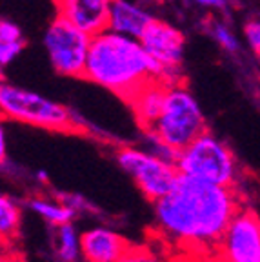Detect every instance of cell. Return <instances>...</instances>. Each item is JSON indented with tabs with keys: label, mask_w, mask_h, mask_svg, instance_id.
I'll return each instance as SVG.
<instances>
[{
	"label": "cell",
	"mask_w": 260,
	"mask_h": 262,
	"mask_svg": "<svg viewBox=\"0 0 260 262\" xmlns=\"http://www.w3.org/2000/svg\"><path fill=\"white\" fill-rule=\"evenodd\" d=\"M153 204L160 233L187 255L216 251L224 231L242 209L235 188L204 182L184 173L171 191Z\"/></svg>",
	"instance_id": "obj_1"
},
{
	"label": "cell",
	"mask_w": 260,
	"mask_h": 262,
	"mask_svg": "<svg viewBox=\"0 0 260 262\" xmlns=\"http://www.w3.org/2000/svg\"><path fill=\"white\" fill-rule=\"evenodd\" d=\"M162 71L140 38L106 29L91 38L84 78L129 102L147 82L160 80Z\"/></svg>",
	"instance_id": "obj_2"
},
{
	"label": "cell",
	"mask_w": 260,
	"mask_h": 262,
	"mask_svg": "<svg viewBox=\"0 0 260 262\" xmlns=\"http://www.w3.org/2000/svg\"><path fill=\"white\" fill-rule=\"evenodd\" d=\"M0 110L6 119L51 131H82L84 122L64 104L51 100L26 88L6 84L0 86Z\"/></svg>",
	"instance_id": "obj_3"
},
{
	"label": "cell",
	"mask_w": 260,
	"mask_h": 262,
	"mask_svg": "<svg viewBox=\"0 0 260 262\" xmlns=\"http://www.w3.org/2000/svg\"><path fill=\"white\" fill-rule=\"evenodd\" d=\"M206 131V119L197 98L184 84H173L167 88L162 113L146 133L180 153Z\"/></svg>",
	"instance_id": "obj_4"
},
{
	"label": "cell",
	"mask_w": 260,
	"mask_h": 262,
	"mask_svg": "<svg viewBox=\"0 0 260 262\" xmlns=\"http://www.w3.org/2000/svg\"><path fill=\"white\" fill-rule=\"evenodd\" d=\"M177 168L184 175L228 188H235L239 177V166L233 151L209 131L202 133L179 153Z\"/></svg>",
	"instance_id": "obj_5"
},
{
	"label": "cell",
	"mask_w": 260,
	"mask_h": 262,
	"mask_svg": "<svg viewBox=\"0 0 260 262\" xmlns=\"http://www.w3.org/2000/svg\"><path fill=\"white\" fill-rule=\"evenodd\" d=\"M91 35L57 15L44 33V46L53 70L62 77L84 78Z\"/></svg>",
	"instance_id": "obj_6"
},
{
	"label": "cell",
	"mask_w": 260,
	"mask_h": 262,
	"mask_svg": "<svg viewBox=\"0 0 260 262\" xmlns=\"http://www.w3.org/2000/svg\"><path fill=\"white\" fill-rule=\"evenodd\" d=\"M115 157L124 171L133 177L144 196L151 202H157L167 191H171L180 175L177 164L167 162L149 151H140L135 147H120Z\"/></svg>",
	"instance_id": "obj_7"
},
{
	"label": "cell",
	"mask_w": 260,
	"mask_h": 262,
	"mask_svg": "<svg viewBox=\"0 0 260 262\" xmlns=\"http://www.w3.org/2000/svg\"><path fill=\"white\" fill-rule=\"evenodd\" d=\"M216 253L226 262H260V219L242 208L224 231Z\"/></svg>",
	"instance_id": "obj_8"
},
{
	"label": "cell",
	"mask_w": 260,
	"mask_h": 262,
	"mask_svg": "<svg viewBox=\"0 0 260 262\" xmlns=\"http://www.w3.org/2000/svg\"><path fill=\"white\" fill-rule=\"evenodd\" d=\"M147 53L160 62L164 68H179L184 58V37L173 26L162 20L151 22L140 37Z\"/></svg>",
	"instance_id": "obj_9"
},
{
	"label": "cell",
	"mask_w": 260,
	"mask_h": 262,
	"mask_svg": "<svg viewBox=\"0 0 260 262\" xmlns=\"http://www.w3.org/2000/svg\"><path fill=\"white\" fill-rule=\"evenodd\" d=\"M57 15L95 37L110 29L111 0H58Z\"/></svg>",
	"instance_id": "obj_10"
},
{
	"label": "cell",
	"mask_w": 260,
	"mask_h": 262,
	"mask_svg": "<svg viewBox=\"0 0 260 262\" xmlns=\"http://www.w3.org/2000/svg\"><path fill=\"white\" fill-rule=\"evenodd\" d=\"M129 242L107 228H93L80 235V251L85 262H117Z\"/></svg>",
	"instance_id": "obj_11"
},
{
	"label": "cell",
	"mask_w": 260,
	"mask_h": 262,
	"mask_svg": "<svg viewBox=\"0 0 260 262\" xmlns=\"http://www.w3.org/2000/svg\"><path fill=\"white\" fill-rule=\"evenodd\" d=\"M167 88L169 86H167L166 82L151 80L127 102V104H131L135 119H137V122L140 124V127H142L144 131L151 129L155 120L159 119V115L162 113Z\"/></svg>",
	"instance_id": "obj_12"
},
{
	"label": "cell",
	"mask_w": 260,
	"mask_h": 262,
	"mask_svg": "<svg viewBox=\"0 0 260 262\" xmlns=\"http://www.w3.org/2000/svg\"><path fill=\"white\" fill-rule=\"evenodd\" d=\"M153 22V16L142 8L135 6L129 0H111L110 8V29L122 33L127 37L140 38L147 26Z\"/></svg>",
	"instance_id": "obj_13"
},
{
	"label": "cell",
	"mask_w": 260,
	"mask_h": 262,
	"mask_svg": "<svg viewBox=\"0 0 260 262\" xmlns=\"http://www.w3.org/2000/svg\"><path fill=\"white\" fill-rule=\"evenodd\" d=\"M18 226H20V209L13 199L2 195L0 199V233H2L4 246L8 244V241H13L16 237Z\"/></svg>",
	"instance_id": "obj_14"
},
{
	"label": "cell",
	"mask_w": 260,
	"mask_h": 262,
	"mask_svg": "<svg viewBox=\"0 0 260 262\" xmlns=\"http://www.w3.org/2000/svg\"><path fill=\"white\" fill-rule=\"evenodd\" d=\"M28 206L33 209L35 213L42 215L48 222L55 226H62L66 222H69L73 219L75 215V209L69 208L68 204H58V202H48V201H42V199H31L28 202Z\"/></svg>",
	"instance_id": "obj_15"
},
{
	"label": "cell",
	"mask_w": 260,
	"mask_h": 262,
	"mask_svg": "<svg viewBox=\"0 0 260 262\" xmlns=\"http://www.w3.org/2000/svg\"><path fill=\"white\" fill-rule=\"evenodd\" d=\"M57 253L64 262H75L80 251V238L75 233V228L69 222L58 226Z\"/></svg>",
	"instance_id": "obj_16"
},
{
	"label": "cell",
	"mask_w": 260,
	"mask_h": 262,
	"mask_svg": "<svg viewBox=\"0 0 260 262\" xmlns=\"http://www.w3.org/2000/svg\"><path fill=\"white\" fill-rule=\"evenodd\" d=\"M117 262H164V260L157 255V251H153L151 248L129 244L127 250L124 251L122 257L118 258Z\"/></svg>",
	"instance_id": "obj_17"
},
{
	"label": "cell",
	"mask_w": 260,
	"mask_h": 262,
	"mask_svg": "<svg viewBox=\"0 0 260 262\" xmlns=\"http://www.w3.org/2000/svg\"><path fill=\"white\" fill-rule=\"evenodd\" d=\"M211 35L226 51H231V53L239 51L240 48L239 38L233 35V31L226 24H222V22H211Z\"/></svg>",
	"instance_id": "obj_18"
},
{
	"label": "cell",
	"mask_w": 260,
	"mask_h": 262,
	"mask_svg": "<svg viewBox=\"0 0 260 262\" xmlns=\"http://www.w3.org/2000/svg\"><path fill=\"white\" fill-rule=\"evenodd\" d=\"M24 48H26V38L0 42V66H2V68L9 66L22 51H24Z\"/></svg>",
	"instance_id": "obj_19"
},
{
	"label": "cell",
	"mask_w": 260,
	"mask_h": 262,
	"mask_svg": "<svg viewBox=\"0 0 260 262\" xmlns=\"http://www.w3.org/2000/svg\"><path fill=\"white\" fill-rule=\"evenodd\" d=\"M244 35L248 44L256 55H260V18H251L244 24Z\"/></svg>",
	"instance_id": "obj_20"
},
{
	"label": "cell",
	"mask_w": 260,
	"mask_h": 262,
	"mask_svg": "<svg viewBox=\"0 0 260 262\" xmlns=\"http://www.w3.org/2000/svg\"><path fill=\"white\" fill-rule=\"evenodd\" d=\"M24 38L22 35V29L15 24L13 20L8 18H2L0 22V42H9V40H20Z\"/></svg>",
	"instance_id": "obj_21"
},
{
	"label": "cell",
	"mask_w": 260,
	"mask_h": 262,
	"mask_svg": "<svg viewBox=\"0 0 260 262\" xmlns=\"http://www.w3.org/2000/svg\"><path fill=\"white\" fill-rule=\"evenodd\" d=\"M62 201H64V204H68L69 208H73L75 211H77V209H93V211H97V208L88 204V202L78 195H62Z\"/></svg>",
	"instance_id": "obj_22"
},
{
	"label": "cell",
	"mask_w": 260,
	"mask_h": 262,
	"mask_svg": "<svg viewBox=\"0 0 260 262\" xmlns=\"http://www.w3.org/2000/svg\"><path fill=\"white\" fill-rule=\"evenodd\" d=\"M187 255V253H186ZM189 262H226L222 257H220L216 251L213 253H200V255H187Z\"/></svg>",
	"instance_id": "obj_23"
},
{
	"label": "cell",
	"mask_w": 260,
	"mask_h": 262,
	"mask_svg": "<svg viewBox=\"0 0 260 262\" xmlns=\"http://www.w3.org/2000/svg\"><path fill=\"white\" fill-rule=\"evenodd\" d=\"M195 2L202 8L209 9H226V6H228V0H195Z\"/></svg>",
	"instance_id": "obj_24"
},
{
	"label": "cell",
	"mask_w": 260,
	"mask_h": 262,
	"mask_svg": "<svg viewBox=\"0 0 260 262\" xmlns=\"http://www.w3.org/2000/svg\"><path fill=\"white\" fill-rule=\"evenodd\" d=\"M0 157H2V162H6V133H4V129L0 131Z\"/></svg>",
	"instance_id": "obj_25"
},
{
	"label": "cell",
	"mask_w": 260,
	"mask_h": 262,
	"mask_svg": "<svg viewBox=\"0 0 260 262\" xmlns=\"http://www.w3.org/2000/svg\"><path fill=\"white\" fill-rule=\"evenodd\" d=\"M169 262H189V258H187V255H186V253H180L179 257H173Z\"/></svg>",
	"instance_id": "obj_26"
},
{
	"label": "cell",
	"mask_w": 260,
	"mask_h": 262,
	"mask_svg": "<svg viewBox=\"0 0 260 262\" xmlns=\"http://www.w3.org/2000/svg\"><path fill=\"white\" fill-rule=\"evenodd\" d=\"M37 177H38L40 180H46V179H48V173H46V171H38V173H37Z\"/></svg>",
	"instance_id": "obj_27"
},
{
	"label": "cell",
	"mask_w": 260,
	"mask_h": 262,
	"mask_svg": "<svg viewBox=\"0 0 260 262\" xmlns=\"http://www.w3.org/2000/svg\"><path fill=\"white\" fill-rule=\"evenodd\" d=\"M258 62H260V55H258Z\"/></svg>",
	"instance_id": "obj_28"
},
{
	"label": "cell",
	"mask_w": 260,
	"mask_h": 262,
	"mask_svg": "<svg viewBox=\"0 0 260 262\" xmlns=\"http://www.w3.org/2000/svg\"><path fill=\"white\" fill-rule=\"evenodd\" d=\"M55 2H58V0H55Z\"/></svg>",
	"instance_id": "obj_29"
}]
</instances>
